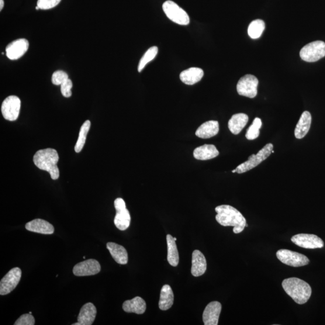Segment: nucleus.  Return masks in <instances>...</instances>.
<instances>
[{
    "instance_id": "41",
    "label": "nucleus",
    "mask_w": 325,
    "mask_h": 325,
    "mask_svg": "<svg viewBox=\"0 0 325 325\" xmlns=\"http://www.w3.org/2000/svg\"><path fill=\"white\" fill-rule=\"evenodd\" d=\"M84 259H85V258H86V257H85V256H84Z\"/></svg>"
},
{
    "instance_id": "36",
    "label": "nucleus",
    "mask_w": 325,
    "mask_h": 325,
    "mask_svg": "<svg viewBox=\"0 0 325 325\" xmlns=\"http://www.w3.org/2000/svg\"><path fill=\"white\" fill-rule=\"evenodd\" d=\"M3 7H4V1L3 0H0V10H2L3 9Z\"/></svg>"
},
{
    "instance_id": "31",
    "label": "nucleus",
    "mask_w": 325,
    "mask_h": 325,
    "mask_svg": "<svg viewBox=\"0 0 325 325\" xmlns=\"http://www.w3.org/2000/svg\"><path fill=\"white\" fill-rule=\"evenodd\" d=\"M262 126L261 120L258 117H256L252 123V125L249 128L246 137L248 140H254L260 135V129Z\"/></svg>"
},
{
    "instance_id": "30",
    "label": "nucleus",
    "mask_w": 325,
    "mask_h": 325,
    "mask_svg": "<svg viewBox=\"0 0 325 325\" xmlns=\"http://www.w3.org/2000/svg\"><path fill=\"white\" fill-rule=\"evenodd\" d=\"M158 48L156 46L152 47L147 50L139 62V66H138V71L139 72L143 71L145 66L149 62L154 59V58L156 57L158 54Z\"/></svg>"
},
{
    "instance_id": "7",
    "label": "nucleus",
    "mask_w": 325,
    "mask_h": 325,
    "mask_svg": "<svg viewBox=\"0 0 325 325\" xmlns=\"http://www.w3.org/2000/svg\"><path fill=\"white\" fill-rule=\"evenodd\" d=\"M276 257L282 263L292 267H301L309 263L306 255L288 250H280L276 252Z\"/></svg>"
},
{
    "instance_id": "11",
    "label": "nucleus",
    "mask_w": 325,
    "mask_h": 325,
    "mask_svg": "<svg viewBox=\"0 0 325 325\" xmlns=\"http://www.w3.org/2000/svg\"><path fill=\"white\" fill-rule=\"evenodd\" d=\"M20 109L21 100L18 96H9L2 103V115L6 120H16L19 116Z\"/></svg>"
},
{
    "instance_id": "28",
    "label": "nucleus",
    "mask_w": 325,
    "mask_h": 325,
    "mask_svg": "<svg viewBox=\"0 0 325 325\" xmlns=\"http://www.w3.org/2000/svg\"><path fill=\"white\" fill-rule=\"evenodd\" d=\"M91 127V121L87 120L83 124L79 132V136L75 146V151L77 153H80L86 143V137Z\"/></svg>"
},
{
    "instance_id": "37",
    "label": "nucleus",
    "mask_w": 325,
    "mask_h": 325,
    "mask_svg": "<svg viewBox=\"0 0 325 325\" xmlns=\"http://www.w3.org/2000/svg\"><path fill=\"white\" fill-rule=\"evenodd\" d=\"M36 10H39L40 9L39 7H38L37 6L36 7Z\"/></svg>"
},
{
    "instance_id": "21",
    "label": "nucleus",
    "mask_w": 325,
    "mask_h": 325,
    "mask_svg": "<svg viewBox=\"0 0 325 325\" xmlns=\"http://www.w3.org/2000/svg\"><path fill=\"white\" fill-rule=\"evenodd\" d=\"M107 248L117 263L122 265L127 264L129 257L125 248L113 242H109L107 244Z\"/></svg>"
},
{
    "instance_id": "29",
    "label": "nucleus",
    "mask_w": 325,
    "mask_h": 325,
    "mask_svg": "<svg viewBox=\"0 0 325 325\" xmlns=\"http://www.w3.org/2000/svg\"><path fill=\"white\" fill-rule=\"evenodd\" d=\"M265 29V23L261 19L253 21L249 26L248 34L252 39H258L261 36Z\"/></svg>"
},
{
    "instance_id": "16",
    "label": "nucleus",
    "mask_w": 325,
    "mask_h": 325,
    "mask_svg": "<svg viewBox=\"0 0 325 325\" xmlns=\"http://www.w3.org/2000/svg\"><path fill=\"white\" fill-rule=\"evenodd\" d=\"M97 313L96 307L92 303L85 304L82 307L77 317V323L72 325H91L94 321Z\"/></svg>"
},
{
    "instance_id": "32",
    "label": "nucleus",
    "mask_w": 325,
    "mask_h": 325,
    "mask_svg": "<svg viewBox=\"0 0 325 325\" xmlns=\"http://www.w3.org/2000/svg\"><path fill=\"white\" fill-rule=\"evenodd\" d=\"M68 78V75L67 72L60 70L54 72L53 75H52V83L54 85H61L66 80H67Z\"/></svg>"
},
{
    "instance_id": "39",
    "label": "nucleus",
    "mask_w": 325,
    "mask_h": 325,
    "mask_svg": "<svg viewBox=\"0 0 325 325\" xmlns=\"http://www.w3.org/2000/svg\"><path fill=\"white\" fill-rule=\"evenodd\" d=\"M275 153V151L272 150V153Z\"/></svg>"
},
{
    "instance_id": "6",
    "label": "nucleus",
    "mask_w": 325,
    "mask_h": 325,
    "mask_svg": "<svg viewBox=\"0 0 325 325\" xmlns=\"http://www.w3.org/2000/svg\"><path fill=\"white\" fill-rule=\"evenodd\" d=\"M300 58L307 62H315L325 56V43L316 40L304 46L300 51Z\"/></svg>"
},
{
    "instance_id": "10",
    "label": "nucleus",
    "mask_w": 325,
    "mask_h": 325,
    "mask_svg": "<svg viewBox=\"0 0 325 325\" xmlns=\"http://www.w3.org/2000/svg\"><path fill=\"white\" fill-rule=\"evenodd\" d=\"M22 271L19 268H13L0 282V295H6L14 290L22 278Z\"/></svg>"
},
{
    "instance_id": "15",
    "label": "nucleus",
    "mask_w": 325,
    "mask_h": 325,
    "mask_svg": "<svg viewBox=\"0 0 325 325\" xmlns=\"http://www.w3.org/2000/svg\"><path fill=\"white\" fill-rule=\"evenodd\" d=\"M222 310L221 303L217 301L210 302L204 311L202 318L205 325L218 324L220 314Z\"/></svg>"
},
{
    "instance_id": "40",
    "label": "nucleus",
    "mask_w": 325,
    "mask_h": 325,
    "mask_svg": "<svg viewBox=\"0 0 325 325\" xmlns=\"http://www.w3.org/2000/svg\"><path fill=\"white\" fill-rule=\"evenodd\" d=\"M29 314H32V312H29Z\"/></svg>"
},
{
    "instance_id": "38",
    "label": "nucleus",
    "mask_w": 325,
    "mask_h": 325,
    "mask_svg": "<svg viewBox=\"0 0 325 325\" xmlns=\"http://www.w3.org/2000/svg\"><path fill=\"white\" fill-rule=\"evenodd\" d=\"M232 172H233V173L236 172V169H234V170L232 171Z\"/></svg>"
},
{
    "instance_id": "9",
    "label": "nucleus",
    "mask_w": 325,
    "mask_h": 325,
    "mask_svg": "<svg viewBox=\"0 0 325 325\" xmlns=\"http://www.w3.org/2000/svg\"><path fill=\"white\" fill-rule=\"evenodd\" d=\"M116 214L114 219V224L120 231H125L129 228L131 222L129 211L126 208L125 201L123 198H117L114 202Z\"/></svg>"
},
{
    "instance_id": "14",
    "label": "nucleus",
    "mask_w": 325,
    "mask_h": 325,
    "mask_svg": "<svg viewBox=\"0 0 325 325\" xmlns=\"http://www.w3.org/2000/svg\"><path fill=\"white\" fill-rule=\"evenodd\" d=\"M29 47V41L26 39L13 41L6 48V56L10 60H18L26 53Z\"/></svg>"
},
{
    "instance_id": "13",
    "label": "nucleus",
    "mask_w": 325,
    "mask_h": 325,
    "mask_svg": "<svg viewBox=\"0 0 325 325\" xmlns=\"http://www.w3.org/2000/svg\"><path fill=\"white\" fill-rule=\"evenodd\" d=\"M101 271V265L95 259H89L79 262L73 268V274L77 276H92Z\"/></svg>"
},
{
    "instance_id": "35",
    "label": "nucleus",
    "mask_w": 325,
    "mask_h": 325,
    "mask_svg": "<svg viewBox=\"0 0 325 325\" xmlns=\"http://www.w3.org/2000/svg\"><path fill=\"white\" fill-rule=\"evenodd\" d=\"M61 92L62 95L66 98H70L72 95L71 89L72 82L70 79H68L61 85Z\"/></svg>"
},
{
    "instance_id": "27",
    "label": "nucleus",
    "mask_w": 325,
    "mask_h": 325,
    "mask_svg": "<svg viewBox=\"0 0 325 325\" xmlns=\"http://www.w3.org/2000/svg\"><path fill=\"white\" fill-rule=\"evenodd\" d=\"M168 261L172 266L176 267L179 263V254L176 241L171 235H167Z\"/></svg>"
},
{
    "instance_id": "19",
    "label": "nucleus",
    "mask_w": 325,
    "mask_h": 325,
    "mask_svg": "<svg viewBox=\"0 0 325 325\" xmlns=\"http://www.w3.org/2000/svg\"><path fill=\"white\" fill-rule=\"evenodd\" d=\"M219 131V124L216 120L207 121L196 131V136L201 139H209L216 136Z\"/></svg>"
},
{
    "instance_id": "17",
    "label": "nucleus",
    "mask_w": 325,
    "mask_h": 325,
    "mask_svg": "<svg viewBox=\"0 0 325 325\" xmlns=\"http://www.w3.org/2000/svg\"><path fill=\"white\" fill-rule=\"evenodd\" d=\"M26 228L27 230L31 231V232L42 234H52L54 232V228L53 225L41 219L30 221L26 225Z\"/></svg>"
},
{
    "instance_id": "26",
    "label": "nucleus",
    "mask_w": 325,
    "mask_h": 325,
    "mask_svg": "<svg viewBox=\"0 0 325 325\" xmlns=\"http://www.w3.org/2000/svg\"><path fill=\"white\" fill-rule=\"evenodd\" d=\"M174 296L170 286L166 285L162 286L160 292L159 308L162 311L168 310L174 303Z\"/></svg>"
},
{
    "instance_id": "4",
    "label": "nucleus",
    "mask_w": 325,
    "mask_h": 325,
    "mask_svg": "<svg viewBox=\"0 0 325 325\" xmlns=\"http://www.w3.org/2000/svg\"><path fill=\"white\" fill-rule=\"evenodd\" d=\"M273 148H274L273 144H268L266 145L260 151H258L257 154H252L249 157L248 161L238 166L236 169V172L238 174H243V173L250 171L257 167L262 161L266 160L271 155Z\"/></svg>"
},
{
    "instance_id": "2",
    "label": "nucleus",
    "mask_w": 325,
    "mask_h": 325,
    "mask_svg": "<svg viewBox=\"0 0 325 325\" xmlns=\"http://www.w3.org/2000/svg\"><path fill=\"white\" fill-rule=\"evenodd\" d=\"M58 159L59 157L56 150L46 148L36 152L33 157V162L37 168L49 172L51 178L56 180L60 175L57 165Z\"/></svg>"
},
{
    "instance_id": "18",
    "label": "nucleus",
    "mask_w": 325,
    "mask_h": 325,
    "mask_svg": "<svg viewBox=\"0 0 325 325\" xmlns=\"http://www.w3.org/2000/svg\"><path fill=\"white\" fill-rule=\"evenodd\" d=\"M191 272L193 276L198 277L205 274L207 261L205 256L199 250H195L192 254Z\"/></svg>"
},
{
    "instance_id": "23",
    "label": "nucleus",
    "mask_w": 325,
    "mask_h": 325,
    "mask_svg": "<svg viewBox=\"0 0 325 325\" xmlns=\"http://www.w3.org/2000/svg\"><path fill=\"white\" fill-rule=\"evenodd\" d=\"M311 120H312V117L309 112L306 111L302 114L295 130V136L296 139H301L309 133Z\"/></svg>"
},
{
    "instance_id": "12",
    "label": "nucleus",
    "mask_w": 325,
    "mask_h": 325,
    "mask_svg": "<svg viewBox=\"0 0 325 325\" xmlns=\"http://www.w3.org/2000/svg\"><path fill=\"white\" fill-rule=\"evenodd\" d=\"M292 241L299 247L306 249L322 248L324 247L323 241L316 235L309 234H296L292 237Z\"/></svg>"
},
{
    "instance_id": "5",
    "label": "nucleus",
    "mask_w": 325,
    "mask_h": 325,
    "mask_svg": "<svg viewBox=\"0 0 325 325\" xmlns=\"http://www.w3.org/2000/svg\"><path fill=\"white\" fill-rule=\"evenodd\" d=\"M162 9L169 19L181 26H188L190 23L189 16L177 4L172 1H167L162 5Z\"/></svg>"
},
{
    "instance_id": "1",
    "label": "nucleus",
    "mask_w": 325,
    "mask_h": 325,
    "mask_svg": "<svg viewBox=\"0 0 325 325\" xmlns=\"http://www.w3.org/2000/svg\"><path fill=\"white\" fill-rule=\"evenodd\" d=\"M215 211L217 213V222L224 227H233V232L235 234L241 233L246 227V219L234 207L229 205H222L216 207Z\"/></svg>"
},
{
    "instance_id": "25",
    "label": "nucleus",
    "mask_w": 325,
    "mask_h": 325,
    "mask_svg": "<svg viewBox=\"0 0 325 325\" xmlns=\"http://www.w3.org/2000/svg\"><path fill=\"white\" fill-rule=\"evenodd\" d=\"M248 120L249 117L246 114H235L228 122V129L233 134H238L247 126Z\"/></svg>"
},
{
    "instance_id": "34",
    "label": "nucleus",
    "mask_w": 325,
    "mask_h": 325,
    "mask_svg": "<svg viewBox=\"0 0 325 325\" xmlns=\"http://www.w3.org/2000/svg\"><path fill=\"white\" fill-rule=\"evenodd\" d=\"M35 319L31 314H24L15 321V325H34Z\"/></svg>"
},
{
    "instance_id": "20",
    "label": "nucleus",
    "mask_w": 325,
    "mask_h": 325,
    "mask_svg": "<svg viewBox=\"0 0 325 325\" xmlns=\"http://www.w3.org/2000/svg\"><path fill=\"white\" fill-rule=\"evenodd\" d=\"M219 152L214 145H204L193 151V157L199 160H208L218 156Z\"/></svg>"
},
{
    "instance_id": "22",
    "label": "nucleus",
    "mask_w": 325,
    "mask_h": 325,
    "mask_svg": "<svg viewBox=\"0 0 325 325\" xmlns=\"http://www.w3.org/2000/svg\"><path fill=\"white\" fill-rule=\"evenodd\" d=\"M204 71L199 68H191L183 71L179 78L182 83L188 85H193L198 83L202 78Z\"/></svg>"
},
{
    "instance_id": "33",
    "label": "nucleus",
    "mask_w": 325,
    "mask_h": 325,
    "mask_svg": "<svg viewBox=\"0 0 325 325\" xmlns=\"http://www.w3.org/2000/svg\"><path fill=\"white\" fill-rule=\"evenodd\" d=\"M60 2L61 0H38L37 6L40 9L48 10L57 6Z\"/></svg>"
},
{
    "instance_id": "8",
    "label": "nucleus",
    "mask_w": 325,
    "mask_h": 325,
    "mask_svg": "<svg viewBox=\"0 0 325 325\" xmlns=\"http://www.w3.org/2000/svg\"><path fill=\"white\" fill-rule=\"evenodd\" d=\"M258 79L254 75L247 74L241 77L237 85V91L240 95L254 98L257 95Z\"/></svg>"
},
{
    "instance_id": "24",
    "label": "nucleus",
    "mask_w": 325,
    "mask_h": 325,
    "mask_svg": "<svg viewBox=\"0 0 325 325\" xmlns=\"http://www.w3.org/2000/svg\"><path fill=\"white\" fill-rule=\"evenodd\" d=\"M123 308L124 311L127 313L143 314L146 311L147 304L141 297L137 296L132 299L127 300L124 302Z\"/></svg>"
},
{
    "instance_id": "3",
    "label": "nucleus",
    "mask_w": 325,
    "mask_h": 325,
    "mask_svg": "<svg viewBox=\"0 0 325 325\" xmlns=\"http://www.w3.org/2000/svg\"><path fill=\"white\" fill-rule=\"evenodd\" d=\"M282 286L286 293L292 297L294 301L300 305L307 302L312 293L309 283L299 278L286 279L282 281Z\"/></svg>"
}]
</instances>
